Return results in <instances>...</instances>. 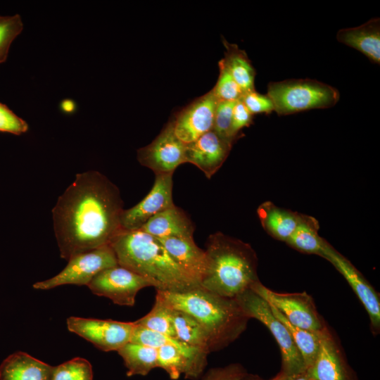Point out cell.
<instances>
[{"label":"cell","instance_id":"28","mask_svg":"<svg viewBox=\"0 0 380 380\" xmlns=\"http://www.w3.org/2000/svg\"><path fill=\"white\" fill-rule=\"evenodd\" d=\"M172 310V308L157 293L154 305L151 311L134 322L152 331L176 338Z\"/></svg>","mask_w":380,"mask_h":380},{"label":"cell","instance_id":"25","mask_svg":"<svg viewBox=\"0 0 380 380\" xmlns=\"http://www.w3.org/2000/svg\"><path fill=\"white\" fill-rule=\"evenodd\" d=\"M172 317L178 340L208 354L211 353L208 336L193 317L174 308L172 310Z\"/></svg>","mask_w":380,"mask_h":380},{"label":"cell","instance_id":"17","mask_svg":"<svg viewBox=\"0 0 380 380\" xmlns=\"http://www.w3.org/2000/svg\"><path fill=\"white\" fill-rule=\"evenodd\" d=\"M175 263L193 280L201 285L207 270L205 251L194 238L165 237L158 239Z\"/></svg>","mask_w":380,"mask_h":380},{"label":"cell","instance_id":"9","mask_svg":"<svg viewBox=\"0 0 380 380\" xmlns=\"http://www.w3.org/2000/svg\"><path fill=\"white\" fill-rule=\"evenodd\" d=\"M67 327L70 331L91 342L97 348L108 352L118 351L130 341L134 323L70 317L67 319Z\"/></svg>","mask_w":380,"mask_h":380},{"label":"cell","instance_id":"20","mask_svg":"<svg viewBox=\"0 0 380 380\" xmlns=\"http://www.w3.org/2000/svg\"><path fill=\"white\" fill-rule=\"evenodd\" d=\"M337 40L353 48L374 63L380 64V19L372 18L354 27L341 29L336 34Z\"/></svg>","mask_w":380,"mask_h":380},{"label":"cell","instance_id":"2","mask_svg":"<svg viewBox=\"0 0 380 380\" xmlns=\"http://www.w3.org/2000/svg\"><path fill=\"white\" fill-rule=\"evenodd\" d=\"M110 245L120 266L146 278L156 290L183 292L201 286L175 263L157 238L140 229L122 230Z\"/></svg>","mask_w":380,"mask_h":380},{"label":"cell","instance_id":"12","mask_svg":"<svg viewBox=\"0 0 380 380\" xmlns=\"http://www.w3.org/2000/svg\"><path fill=\"white\" fill-rule=\"evenodd\" d=\"M173 173L156 174L148 194L134 206L123 210L120 217L122 230H139L153 216L175 205Z\"/></svg>","mask_w":380,"mask_h":380},{"label":"cell","instance_id":"19","mask_svg":"<svg viewBox=\"0 0 380 380\" xmlns=\"http://www.w3.org/2000/svg\"><path fill=\"white\" fill-rule=\"evenodd\" d=\"M140 230L157 239L165 237L191 239L194 227L187 215L174 205L153 216Z\"/></svg>","mask_w":380,"mask_h":380},{"label":"cell","instance_id":"4","mask_svg":"<svg viewBox=\"0 0 380 380\" xmlns=\"http://www.w3.org/2000/svg\"><path fill=\"white\" fill-rule=\"evenodd\" d=\"M205 251L208 265L201 283L205 289L234 298L259 281L258 258L248 243L218 232L209 236Z\"/></svg>","mask_w":380,"mask_h":380},{"label":"cell","instance_id":"21","mask_svg":"<svg viewBox=\"0 0 380 380\" xmlns=\"http://www.w3.org/2000/svg\"><path fill=\"white\" fill-rule=\"evenodd\" d=\"M53 370V366L18 351L1 364L0 380H51Z\"/></svg>","mask_w":380,"mask_h":380},{"label":"cell","instance_id":"18","mask_svg":"<svg viewBox=\"0 0 380 380\" xmlns=\"http://www.w3.org/2000/svg\"><path fill=\"white\" fill-rule=\"evenodd\" d=\"M129 342L142 344L156 349L166 344L175 345L189 360L193 379L201 376L208 363V353L190 346L176 338L152 331L135 323Z\"/></svg>","mask_w":380,"mask_h":380},{"label":"cell","instance_id":"29","mask_svg":"<svg viewBox=\"0 0 380 380\" xmlns=\"http://www.w3.org/2000/svg\"><path fill=\"white\" fill-rule=\"evenodd\" d=\"M157 353L158 367L163 369L171 379H177L182 374L193 379L190 363L177 346L163 345L157 348Z\"/></svg>","mask_w":380,"mask_h":380},{"label":"cell","instance_id":"40","mask_svg":"<svg viewBox=\"0 0 380 380\" xmlns=\"http://www.w3.org/2000/svg\"><path fill=\"white\" fill-rule=\"evenodd\" d=\"M310 380H313V379H310Z\"/></svg>","mask_w":380,"mask_h":380},{"label":"cell","instance_id":"24","mask_svg":"<svg viewBox=\"0 0 380 380\" xmlns=\"http://www.w3.org/2000/svg\"><path fill=\"white\" fill-rule=\"evenodd\" d=\"M127 369V375L145 376L158 367L157 349L128 342L118 350Z\"/></svg>","mask_w":380,"mask_h":380},{"label":"cell","instance_id":"30","mask_svg":"<svg viewBox=\"0 0 380 380\" xmlns=\"http://www.w3.org/2000/svg\"><path fill=\"white\" fill-rule=\"evenodd\" d=\"M51 380H93L91 365L84 358H72L53 367Z\"/></svg>","mask_w":380,"mask_h":380},{"label":"cell","instance_id":"14","mask_svg":"<svg viewBox=\"0 0 380 380\" xmlns=\"http://www.w3.org/2000/svg\"><path fill=\"white\" fill-rule=\"evenodd\" d=\"M322 257L330 262L346 279L366 309L370 319L372 331L375 334L379 333L380 329L379 293L357 268L329 243H327Z\"/></svg>","mask_w":380,"mask_h":380},{"label":"cell","instance_id":"38","mask_svg":"<svg viewBox=\"0 0 380 380\" xmlns=\"http://www.w3.org/2000/svg\"><path fill=\"white\" fill-rule=\"evenodd\" d=\"M270 380H310V377L308 370L293 374H286L279 372L274 377Z\"/></svg>","mask_w":380,"mask_h":380},{"label":"cell","instance_id":"32","mask_svg":"<svg viewBox=\"0 0 380 380\" xmlns=\"http://www.w3.org/2000/svg\"><path fill=\"white\" fill-rule=\"evenodd\" d=\"M219 76L216 84L212 89L219 101H236L243 93L235 82L222 60L218 63Z\"/></svg>","mask_w":380,"mask_h":380},{"label":"cell","instance_id":"3","mask_svg":"<svg viewBox=\"0 0 380 380\" xmlns=\"http://www.w3.org/2000/svg\"><path fill=\"white\" fill-rule=\"evenodd\" d=\"M156 291L171 308L189 314L200 324L209 337L211 352L239 338L250 319L235 298L221 296L202 286L183 292Z\"/></svg>","mask_w":380,"mask_h":380},{"label":"cell","instance_id":"34","mask_svg":"<svg viewBox=\"0 0 380 380\" xmlns=\"http://www.w3.org/2000/svg\"><path fill=\"white\" fill-rule=\"evenodd\" d=\"M28 124L4 103H0V131L16 135L25 133Z\"/></svg>","mask_w":380,"mask_h":380},{"label":"cell","instance_id":"36","mask_svg":"<svg viewBox=\"0 0 380 380\" xmlns=\"http://www.w3.org/2000/svg\"><path fill=\"white\" fill-rule=\"evenodd\" d=\"M248 110L253 114H270L274 111L271 99L255 90L244 93L241 99Z\"/></svg>","mask_w":380,"mask_h":380},{"label":"cell","instance_id":"13","mask_svg":"<svg viewBox=\"0 0 380 380\" xmlns=\"http://www.w3.org/2000/svg\"><path fill=\"white\" fill-rule=\"evenodd\" d=\"M218 102L211 89L179 111L172 119L177 138L186 144L212 130Z\"/></svg>","mask_w":380,"mask_h":380},{"label":"cell","instance_id":"23","mask_svg":"<svg viewBox=\"0 0 380 380\" xmlns=\"http://www.w3.org/2000/svg\"><path fill=\"white\" fill-rule=\"evenodd\" d=\"M226 51L222 59L243 93L255 90L256 71L247 53L237 44L222 40Z\"/></svg>","mask_w":380,"mask_h":380},{"label":"cell","instance_id":"5","mask_svg":"<svg viewBox=\"0 0 380 380\" xmlns=\"http://www.w3.org/2000/svg\"><path fill=\"white\" fill-rule=\"evenodd\" d=\"M267 95L279 115L331 108L340 99V93L335 87L312 79L270 82Z\"/></svg>","mask_w":380,"mask_h":380},{"label":"cell","instance_id":"1","mask_svg":"<svg viewBox=\"0 0 380 380\" xmlns=\"http://www.w3.org/2000/svg\"><path fill=\"white\" fill-rule=\"evenodd\" d=\"M123 201L118 187L102 173L76 175L52 210L61 257L72 256L110 245L122 230Z\"/></svg>","mask_w":380,"mask_h":380},{"label":"cell","instance_id":"10","mask_svg":"<svg viewBox=\"0 0 380 380\" xmlns=\"http://www.w3.org/2000/svg\"><path fill=\"white\" fill-rule=\"evenodd\" d=\"M94 294L115 304L133 306L139 290L153 286L146 278L119 265L97 274L87 286Z\"/></svg>","mask_w":380,"mask_h":380},{"label":"cell","instance_id":"22","mask_svg":"<svg viewBox=\"0 0 380 380\" xmlns=\"http://www.w3.org/2000/svg\"><path fill=\"white\" fill-rule=\"evenodd\" d=\"M258 215L264 229L274 239L285 242L293 234L303 216L270 201L258 207Z\"/></svg>","mask_w":380,"mask_h":380},{"label":"cell","instance_id":"35","mask_svg":"<svg viewBox=\"0 0 380 380\" xmlns=\"http://www.w3.org/2000/svg\"><path fill=\"white\" fill-rule=\"evenodd\" d=\"M248 374L240 364H230L224 367L208 369L200 380H242Z\"/></svg>","mask_w":380,"mask_h":380},{"label":"cell","instance_id":"7","mask_svg":"<svg viewBox=\"0 0 380 380\" xmlns=\"http://www.w3.org/2000/svg\"><path fill=\"white\" fill-rule=\"evenodd\" d=\"M118 265L110 245L77 254L68 260L66 267L51 279L33 285L36 289L48 290L64 284L86 285L100 272Z\"/></svg>","mask_w":380,"mask_h":380},{"label":"cell","instance_id":"37","mask_svg":"<svg viewBox=\"0 0 380 380\" xmlns=\"http://www.w3.org/2000/svg\"><path fill=\"white\" fill-rule=\"evenodd\" d=\"M253 115L248 110L243 101L235 102L232 112V132L235 138L239 137L240 131L253 123Z\"/></svg>","mask_w":380,"mask_h":380},{"label":"cell","instance_id":"6","mask_svg":"<svg viewBox=\"0 0 380 380\" xmlns=\"http://www.w3.org/2000/svg\"><path fill=\"white\" fill-rule=\"evenodd\" d=\"M243 312L251 319L262 322L277 341L281 355V372L293 374L307 370L289 330L272 312L269 303L251 289L234 298Z\"/></svg>","mask_w":380,"mask_h":380},{"label":"cell","instance_id":"33","mask_svg":"<svg viewBox=\"0 0 380 380\" xmlns=\"http://www.w3.org/2000/svg\"><path fill=\"white\" fill-rule=\"evenodd\" d=\"M235 102L219 101L215 113L213 129L222 138L233 144L236 139L232 132V112Z\"/></svg>","mask_w":380,"mask_h":380},{"label":"cell","instance_id":"26","mask_svg":"<svg viewBox=\"0 0 380 380\" xmlns=\"http://www.w3.org/2000/svg\"><path fill=\"white\" fill-rule=\"evenodd\" d=\"M318 230V222L312 217L303 215L298 226L286 243L302 253L322 257L328 242L319 235Z\"/></svg>","mask_w":380,"mask_h":380},{"label":"cell","instance_id":"27","mask_svg":"<svg viewBox=\"0 0 380 380\" xmlns=\"http://www.w3.org/2000/svg\"><path fill=\"white\" fill-rule=\"evenodd\" d=\"M270 306L274 315L289 330L308 369L311 367L316 357L322 331L315 332L296 327L289 322L274 307L271 305Z\"/></svg>","mask_w":380,"mask_h":380},{"label":"cell","instance_id":"31","mask_svg":"<svg viewBox=\"0 0 380 380\" xmlns=\"http://www.w3.org/2000/svg\"><path fill=\"white\" fill-rule=\"evenodd\" d=\"M23 30V23L19 14L0 15V64L6 61L12 42Z\"/></svg>","mask_w":380,"mask_h":380},{"label":"cell","instance_id":"16","mask_svg":"<svg viewBox=\"0 0 380 380\" xmlns=\"http://www.w3.org/2000/svg\"><path fill=\"white\" fill-rule=\"evenodd\" d=\"M307 370L313 380H353L327 328L321 333L316 357Z\"/></svg>","mask_w":380,"mask_h":380},{"label":"cell","instance_id":"39","mask_svg":"<svg viewBox=\"0 0 380 380\" xmlns=\"http://www.w3.org/2000/svg\"><path fill=\"white\" fill-rule=\"evenodd\" d=\"M242 380H263L258 375L247 374Z\"/></svg>","mask_w":380,"mask_h":380},{"label":"cell","instance_id":"11","mask_svg":"<svg viewBox=\"0 0 380 380\" xmlns=\"http://www.w3.org/2000/svg\"><path fill=\"white\" fill-rule=\"evenodd\" d=\"M186 144L177 138L172 120L148 145L138 149L137 159L141 165L156 174L174 172L186 162Z\"/></svg>","mask_w":380,"mask_h":380},{"label":"cell","instance_id":"8","mask_svg":"<svg viewBox=\"0 0 380 380\" xmlns=\"http://www.w3.org/2000/svg\"><path fill=\"white\" fill-rule=\"evenodd\" d=\"M251 289L274 307L293 325L315 332H321L327 328L312 297L306 292L277 293L260 281L254 283Z\"/></svg>","mask_w":380,"mask_h":380},{"label":"cell","instance_id":"15","mask_svg":"<svg viewBox=\"0 0 380 380\" xmlns=\"http://www.w3.org/2000/svg\"><path fill=\"white\" fill-rule=\"evenodd\" d=\"M232 145L212 129L186 144V162L196 165L210 179L222 165Z\"/></svg>","mask_w":380,"mask_h":380}]
</instances>
